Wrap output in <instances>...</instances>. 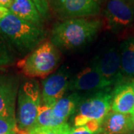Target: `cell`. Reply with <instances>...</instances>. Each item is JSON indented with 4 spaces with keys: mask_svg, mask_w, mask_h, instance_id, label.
I'll list each match as a JSON object with an SVG mask.
<instances>
[{
    "mask_svg": "<svg viewBox=\"0 0 134 134\" xmlns=\"http://www.w3.org/2000/svg\"><path fill=\"white\" fill-rule=\"evenodd\" d=\"M104 22L100 19L72 18L55 23L50 41L59 50L70 52L85 46L99 33Z\"/></svg>",
    "mask_w": 134,
    "mask_h": 134,
    "instance_id": "6da1fadb",
    "label": "cell"
},
{
    "mask_svg": "<svg viewBox=\"0 0 134 134\" xmlns=\"http://www.w3.org/2000/svg\"><path fill=\"white\" fill-rule=\"evenodd\" d=\"M0 33L14 53L22 56L31 52L46 37L43 28L20 19L11 11L0 19Z\"/></svg>",
    "mask_w": 134,
    "mask_h": 134,
    "instance_id": "7a4b0ae2",
    "label": "cell"
},
{
    "mask_svg": "<svg viewBox=\"0 0 134 134\" xmlns=\"http://www.w3.org/2000/svg\"><path fill=\"white\" fill-rule=\"evenodd\" d=\"M42 104L41 90L34 79L23 82L19 86L16 107L18 134H29L35 128L39 109Z\"/></svg>",
    "mask_w": 134,
    "mask_h": 134,
    "instance_id": "3957f363",
    "label": "cell"
},
{
    "mask_svg": "<svg viewBox=\"0 0 134 134\" xmlns=\"http://www.w3.org/2000/svg\"><path fill=\"white\" fill-rule=\"evenodd\" d=\"M60 58L59 49L50 40L44 41L21 60L17 66L25 76L46 77L57 68Z\"/></svg>",
    "mask_w": 134,
    "mask_h": 134,
    "instance_id": "277c9868",
    "label": "cell"
},
{
    "mask_svg": "<svg viewBox=\"0 0 134 134\" xmlns=\"http://www.w3.org/2000/svg\"><path fill=\"white\" fill-rule=\"evenodd\" d=\"M112 91L101 90L85 100H82L74 118V126L79 127L90 121L102 122L111 111Z\"/></svg>",
    "mask_w": 134,
    "mask_h": 134,
    "instance_id": "5b68a950",
    "label": "cell"
},
{
    "mask_svg": "<svg viewBox=\"0 0 134 134\" xmlns=\"http://www.w3.org/2000/svg\"><path fill=\"white\" fill-rule=\"evenodd\" d=\"M107 29L114 34H124L134 25V6L130 0H107L103 7Z\"/></svg>",
    "mask_w": 134,
    "mask_h": 134,
    "instance_id": "8992f818",
    "label": "cell"
},
{
    "mask_svg": "<svg viewBox=\"0 0 134 134\" xmlns=\"http://www.w3.org/2000/svg\"><path fill=\"white\" fill-rule=\"evenodd\" d=\"M49 8L61 19L83 18L99 14L103 0H48Z\"/></svg>",
    "mask_w": 134,
    "mask_h": 134,
    "instance_id": "52a82bcc",
    "label": "cell"
},
{
    "mask_svg": "<svg viewBox=\"0 0 134 134\" xmlns=\"http://www.w3.org/2000/svg\"><path fill=\"white\" fill-rule=\"evenodd\" d=\"M93 63L111 86H116L122 82L119 48L113 46L106 49Z\"/></svg>",
    "mask_w": 134,
    "mask_h": 134,
    "instance_id": "ba28073f",
    "label": "cell"
},
{
    "mask_svg": "<svg viewBox=\"0 0 134 134\" xmlns=\"http://www.w3.org/2000/svg\"><path fill=\"white\" fill-rule=\"evenodd\" d=\"M111 85L100 75L96 65L86 67L78 72L69 83L68 90L90 91L111 90Z\"/></svg>",
    "mask_w": 134,
    "mask_h": 134,
    "instance_id": "9c48e42d",
    "label": "cell"
},
{
    "mask_svg": "<svg viewBox=\"0 0 134 134\" xmlns=\"http://www.w3.org/2000/svg\"><path fill=\"white\" fill-rule=\"evenodd\" d=\"M71 79L66 72H58L42 82V104L53 107L68 90Z\"/></svg>",
    "mask_w": 134,
    "mask_h": 134,
    "instance_id": "30bf717a",
    "label": "cell"
},
{
    "mask_svg": "<svg viewBox=\"0 0 134 134\" xmlns=\"http://www.w3.org/2000/svg\"><path fill=\"white\" fill-rule=\"evenodd\" d=\"M19 90L15 77L0 75V115L16 119V99Z\"/></svg>",
    "mask_w": 134,
    "mask_h": 134,
    "instance_id": "8fae6325",
    "label": "cell"
},
{
    "mask_svg": "<svg viewBox=\"0 0 134 134\" xmlns=\"http://www.w3.org/2000/svg\"><path fill=\"white\" fill-rule=\"evenodd\" d=\"M112 111L133 115L134 80L117 84L112 91Z\"/></svg>",
    "mask_w": 134,
    "mask_h": 134,
    "instance_id": "7c38bea8",
    "label": "cell"
},
{
    "mask_svg": "<svg viewBox=\"0 0 134 134\" xmlns=\"http://www.w3.org/2000/svg\"><path fill=\"white\" fill-rule=\"evenodd\" d=\"M134 132V116L110 111L101 125L100 134H129Z\"/></svg>",
    "mask_w": 134,
    "mask_h": 134,
    "instance_id": "4fadbf2b",
    "label": "cell"
},
{
    "mask_svg": "<svg viewBox=\"0 0 134 134\" xmlns=\"http://www.w3.org/2000/svg\"><path fill=\"white\" fill-rule=\"evenodd\" d=\"M119 50L122 82L134 80V35L125 39Z\"/></svg>",
    "mask_w": 134,
    "mask_h": 134,
    "instance_id": "5bb4252c",
    "label": "cell"
},
{
    "mask_svg": "<svg viewBox=\"0 0 134 134\" xmlns=\"http://www.w3.org/2000/svg\"><path fill=\"white\" fill-rule=\"evenodd\" d=\"M9 9L17 17L43 28V16L31 0H14Z\"/></svg>",
    "mask_w": 134,
    "mask_h": 134,
    "instance_id": "9a60e30c",
    "label": "cell"
},
{
    "mask_svg": "<svg viewBox=\"0 0 134 134\" xmlns=\"http://www.w3.org/2000/svg\"><path fill=\"white\" fill-rule=\"evenodd\" d=\"M82 100L81 96L76 92L63 97L52 107L53 115L63 122H66L71 115L75 114Z\"/></svg>",
    "mask_w": 134,
    "mask_h": 134,
    "instance_id": "2e32d148",
    "label": "cell"
},
{
    "mask_svg": "<svg viewBox=\"0 0 134 134\" xmlns=\"http://www.w3.org/2000/svg\"><path fill=\"white\" fill-rule=\"evenodd\" d=\"M65 123L53 115L52 107L42 104L39 109L37 125L35 127H54Z\"/></svg>",
    "mask_w": 134,
    "mask_h": 134,
    "instance_id": "e0dca14e",
    "label": "cell"
},
{
    "mask_svg": "<svg viewBox=\"0 0 134 134\" xmlns=\"http://www.w3.org/2000/svg\"><path fill=\"white\" fill-rule=\"evenodd\" d=\"M14 61V53L0 33V67L9 66Z\"/></svg>",
    "mask_w": 134,
    "mask_h": 134,
    "instance_id": "ac0fdd59",
    "label": "cell"
},
{
    "mask_svg": "<svg viewBox=\"0 0 134 134\" xmlns=\"http://www.w3.org/2000/svg\"><path fill=\"white\" fill-rule=\"evenodd\" d=\"M72 127L65 122L54 127H40L34 128L29 134H69Z\"/></svg>",
    "mask_w": 134,
    "mask_h": 134,
    "instance_id": "d6986e66",
    "label": "cell"
},
{
    "mask_svg": "<svg viewBox=\"0 0 134 134\" xmlns=\"http://www.w3.org/2000/svg\"><path fill=\"white\" fill-rule=\"evenodd\" d=\"M102 122L90 121L86 125L79 127H74L69 134H100Z\"/></svg>",
    "mask_w": 134,
    "mask_h": 134,
    "instance_id": "ffe728a7",
    "label": "cell"
},
{
    "mask_svg": "<svg viewBox=\"0 0 134 134\" xmlns=\"http://www.w3.org/2000/svg\"><path fill=\"white\" fill-rule=\"evenodd\" d=\"M16 121L14 118L0 115V134H18Z\"/></svg>",
    "mask_w": 134,
    "mask_h": 134,
    "instance_id": "44dd1931",
    "label": "cell"
},
{
    "mask_svg": "<svg viewBox=\"0 0 134 134\" xmlns=\"http://www.w3.org/2000/svg\"><path fill=\"white\" fill-rule=\"evenodd\" d=\"M37 8L40 15L43 16V19L48 18L50 13H49V4L48 0H31Z\"/></svg>",
    "mask_w": 134,
    "mask_h": 134,
    "instance_id": "7402d4cb",
    "label": "cell"
},
{
    "mask_svg": "<svg viewBox=\"0 0 134 134\" xmlns=\"http://www.w3.org/2000/svg\"><path fill=\"white\" fill-rule=\"evenodd\" d=\"M10 9L8 8H5V7H3V6H1L0 5V19H2L3 17H5L6 15L8 14L9 13Z\"/></svg>",
    "mask_w": 134,
    "mask_h": 134,
    "instance_id": "603a6c76",
    "label": "cell"
},
{
    "mask_svg": "<svg viewBox=\"0 0 134 134\" xmlns=\"http://www.w3.org/2000/svg\"><path fill=\"white\" fill-rule=\"evenodd\" d=\"M14 0H0V5L9 8Z\"/></svg>",
    "mask_w": 134,
    "mask_h": 134,
    "instance_id": "cb8c5ba5",
    "label": "cell"
},
{
    "mask_svg": "<svg viewBox=\"0 0 134 134\" xmlns=\"http://www.w3.org/2000/svg\"><path fill=\"white\" fill-rule=\"evenodd\" d=\"M131 2H133V6H134V0H131Z\"/></svg>",
    "mask_w": 134,
    "mask_h": 134,
    "instance_id": "d4e9b609",
    "label": "cell"
},
{
    "mask_svg": "<svg viewBox=\"0 0 134 134\" xmlns=\"http://www.w3.org/2000/svg\"><path fill=\"white\" fill-rule=\"evenodd\" d=\"M129 134H133V133H129Z\"/></svg>",
    "mask_w": 134,
    "mask_h": 134,
    "instance_id": "484cf974",
    "label": "cell"
},
{
    "mask_svg": "<svg viewBox=\"0 0 134 134\" xmlns=\"http://www.w3.org/2000/svg\"><path fill=\"white\" fill-rule=\"evenodd\" d=\"M133 116H134V113H133Z\"/></svg>",
    "mask_w": 134,
    "mask_h": 134,
    "instance_id": "4316f807",
    "label": "cell"
},
{
    "mask_svg": "<svg viewBox=\"0 0 134 134\" xmlns=\"http://www.w3.org/2000/svg\"><path fill=\"white\" fill-rule=\"evenodd\" d=\"M133 134H134V132H133Z\"/></svg>",
    "mask_w": 134,
    "mask_h": 134,
    "instance_id": "83f0119b",
    "label": "cell"
}]
</instances>
